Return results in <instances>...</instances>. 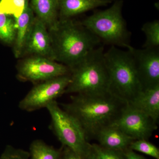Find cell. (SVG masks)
I'll return each instance as SVG.
<instances>
[{"label": "cell", "instance_id": "5", "mask_svg": "<svg viewBox=\"0 0 159 159\" xmlns=\"http://www.w3.org/2000/svg\"><path fill=\"white\" fill-rule=\"evenodd\" d=\"M123 2L116 1L108 9L98 11L81 24L106 43L126 48L129 45L130 34L122 15Z\"/></svg>", "mask_w": 159, "mask_h": 159}, {"label": "cell", "instance_id": "16", "mask_svg": "<svg viewBox=\"0 0 159 159\" xmlns=\"http://www.w3.org/2000/svg\"><path fill=\"white\" fill-rule=\"evenodd\" d=\"M29 5L35 16L45 25L48 29L59 20L58 0H31Z\"/></svg>", "mask_w": 159, "mask_h": 159}, {"label": "cell", "instance_id": "15", "mask_svg": "<svg viewBox=\"0 0 159 159\" xmlns=\"http://www.w3.org/2000/svg\"><path fill=\"white\" fill-rule=\"evenodd\" d=\"M59 20L71 19L78 15L110 3L102 0H58Z\"/></svg>", "mask_w": 159, "mask_h": 159}, {"label": "cell", "instance_id": "2", "mask_svg": "<svg viewBox=\"0 0 159 159\" xmlns=\"http://www.w3.org/2000/svg\"><path fill=\"white\" fill-rule=\"evenodd\" d=\"M48 31L54 60L70 70L99 47L101 41L81 23L76 22L72 19L59 20Z\"/></svg>", "mask_w": 159, "mask_h": 159}, {"label": "cell", "instance_id": "13", "mask_svg": "<svg viewBox=\"0 0 159 159\" xmlns=\"http://www.w3.org/2000/svg\"><path fill=\"white\" fill-rule=\"evenodd\" d=\"M95 139L104 148L122 151L128 149L131 143L135 140L113 125L102 129Z\"/></svg>", "mask_w": 159, "mask_h": 159}, {"label": "cell", "instance_id": "25", "mask_svg": "<svg viewBox=\"0 0 159 159\" xmlns=\"http://www.w3.org/2000/svg\"><path fill=\"white\" fill-rule=\"evenodd\" d=\"M125 153L126 159H146L129 148L125 151Z\"/></svg>", "mask_w": 159, "mask_h": 159}, {"label": "cell", "instance_id": "8", "mask_svg": "<svg viewBox=\"0 0 159 159\" xmlns=\"http://www.w3.org/2000/svg\"><path fill=\"white\" fill-rule=\"evenodd\" d=\"M70 81V74L37 84L20 101L19 108L27 112L46 108L49 103L65 94Z\"/></svg>", "mask_w": 159, "mask_h": 159}, {"label": "cell", "instance_id": "6", "mask_svg": "<svg viewBox=\"0 0 159 159\" xmlns=\"http://www.w3.org/2000/svg\"><path fill=\"white\" fill-rule=\"evenodd\" d=\"M51 118V129L63 146L68 147L84 158L91 148L77 121L58 104L56 100L46 107Z\"/></svg>", "mask_w": 159, "mask_h": 159}, {"label": "cell", "instance_id": "27", "mask_svg": "<svg viewBox=\"0 0 159 159\" xmlns=\"http://www.w3.org/2000/svg\"><path fill=\"white\" fill-rule=\"evenodd\" d=\"M102 1H106V2H111L112 0H102Z\"/></svg>", "mask_w": 159, "mask_h": 159}, {"label": "cell", "instance_id": "11", "mask_svg": "<svg viewBox=\"0 0 159 159\" xmlns=\"http://www.w3.org/2000/svg\"><path fill=\"white\" fill-rule=\"evenodd\" d=\"M39 56L54 60L51 36L47 26L36 16L22 56Z\"/></svg>", "mask_w": 159, "mask_h": 159}, {"label": "cell", "instance_id": "20", "mask_svg": "<svg viewBox=\"0 0 159 159\" xmlns=\"http://www.w3.org/2000/svg\"><path fill=\"white\" fill-rule=\"evenodd\" d=\"M27 0H0V13L19 17L25 9Z\"/></svg>", "mask_w": 159, "mask_h": 159}, {"label": "cell", "instance_id": "24", "mask_svg": "<svg viewBox=\"0 0 159 159\" xmlns=\"http://www.w3.org/2000/svg\"><path fill=\"white\" fill-rule=\"evenodd\" d=\"M60 159H84V158L70 148L66 146H63V148L61 149V155Z\"/></svg>", "mask_w": 159, "mask_h": 159}, {"label": "cell", "instance_id": "12", "mask_svg": "<svg viewBox=\"0 0 159 159\" xmlns=\"http://www.w3.org/2000/svg\"><path fill=\"white\" fill-rule=\"evenodd\" d=\"M34 12L26 1L25 7L21 15L16 18V28L13 52L16 58L22 56L25 46L32 29L34 18Z\"/></svg>", "mask_w": 159, "mask_h": 159}, {"label": "cell", "instance_id": "23", "mask_svg": "<svg viewBox=\"0 0 159 159\" xmlns=\"http://www.w3.org/2000/svg\"><path fill=\"white\" fill-rule=\"evenodd\" d=\"M0 159H30V155L29 152L8 145L1 154Z\"/></svg>", "mask_w": 159, "mask_h": 159}, {"label": "cell", "instance_id": "7", "mask_svg": "<svg viewBox=\"0 0 159 159\" xmlns=\"http://www.w3.org/2000/svg\"><path fill=\"white\" fill-rule=\"evenodd\" d=\"M17 77L22 81L39 83L70 74L66 66L48 57L30 56L21 61L17 67Z\"/></svg>", "mask_w": 159, "mask_h": 159}, {"label": "cell", "instance_id": "14", "mask_svg": "<svg viewBox=\"0 0 159 159\" xmlns=\"http://www.w3.org/2000/svg\"><path fill=\"white\" fill-rule=\"evenodd\" d=\"M127 104L146 114L157 123L159 118V86L142 91Z\"/></svg>", "mask_w": 159, "mask_h": 159}, {"label": "cell", "instance_id": "3", "mask_svg": "<svg viewBox=\"0 0 159 159\" xmlns=\"http://www.w3.org/2000/svg\"><path fill=\"white\" fill-rule=\"evenodd\" d=\"M108 71V92L128 103L142 91L130 52L111 46L104 53Z\"/></svg>", "mask_w": 159, "mask_h": 159}, {"label": "cell", "instance_id": "1", "mask_svg": "<svg viewBox=\"0 0 159 159\" xmlns=\"http://www.w3.org/2000/svg\"><path fill=\"white\" fill-rule=\"evenodd\" d=\"M77 121L87 141L95 139L102 129L117 120L127 103L110 93L74 94L68 103L59 104Z\"/></svg>", "mask_w": 159, "mask_h": 159}, {"label": "cell", "instance_id": "26", "mask_svg": "<svg viewBox=\"0 0 159 159\" xmlns=\"http://www.w3.org/2000/svg\"><path fill=\"white\" fill-rule=\"evenodd\" d=\"M84 159H99V158L97 157V155L94 152L93 150V148H92L91 145V148L88 153L87 154Z\"/></svg>", "mask_w": 159, "mask_h": 159}, {"label": "cell", "instance_id": "9", "mask_svg": "<svg viewBox=\"0 0 159 159\" xmlns=\"http://www.w3.org/2000/svg\"><path fill=\"white\" fill-rule=\"evenodd\" d=\"M126 48L133 58L142 91L159 86V48L139 49L129 45Z\"/></svg>", "mask_w": 159, "mask_h": 159}, {"label": "cell", "instance_id": "4", "mask_svg": "<svg viewBox=\"0 0 159 159\" xmlns=\"http://www.w3.org/2000/svg\"><path fill=\"white\" fill-rule=\"evenodd\" d=\"M104 53L103 46H99L71 69V81L65 94L99 95L108 93V73Z\"/></svg>", "mask_w": 159, "mask_h": 159}, {"label": "cell", "instance_id": "21", "mask_svg": "<svg viewBox=\"0 0 159 159\" xmlns=\"http://www.w3.org/2000/svg\"><path fill=\"white\" fill-rule=\"evenodd\" d=\"M129 148L134 151L139 152L155 159H159V148L147 140L139 139L134 140L131 143Z\"/></svg>", "mask_w": 159, "mask_h": 159}, {"label": "cell", "instance_id": "22", "mask_svg": "<svg viewBox=\"0 0 159 159\" xmlns=\"http://www.w3.org/2000/svg\"><path fill=\"white\" fill-rule=\"evenodd\" d=\"M92 148L99 159H126L125 151L104 148L99 144H91Z\"/></svg>", "mask_w": 159, "mask_h": 159}, {"label": "cell", "instance_id": "10", "mask_svg": "<svg viewBox=\"0 0 159 159\" xmlns=\"http://www.w3.org/2000/svg\"><path fill=\"white\" fill-rule=\"evenodd\" d=\"M134 140L148 139L158 128L157 123L141 111L127 104L112 124Z\"/></svg>", "mask_w": 159, "mask_h": 159}, {"label": "cell", "instance_id": "18", "mask_svg": "<svg viewBox=\"0 0 159 159\" xmlns=\"http://www.w3.org/2000/svg\"><path fill=\"white\" fill-rule=\"evenodd\" d=\"M16 18L10 15L0 13V39L7 44L13 43L16 32Z\"/></svg>", "mask_w": 159, "mask_h": 159}, {"label": "cell", "instance_id": "17", "mask_svg": "<svg viewBox=\"0 0 159 159\" xmlns=\"http://www.w3.org/2000/svg\"><path fill=\"white\" fill-rule=\"evenodd\" d=\"M61 149L48 145L41 140L31 142L29 148L30 159H60Z\"/></svg>", "mask_w": 159, "mask_h": 159}, {"label": "cell", "instance_id": "19", "mask_svg": "<svg viewBox=\"0 0 159 159\" xmlns=\"http://www.w3.org/2000/svg\"><path fill=\"white\" fill-rule=\"evenodd\" d=\"M142 31L145 36V41L143 48H151L159 47V21L154 20L144 24Z\"/></svg>", "mask_w": 159, "mask_h": 159}]
</instances>
